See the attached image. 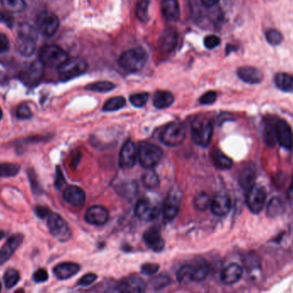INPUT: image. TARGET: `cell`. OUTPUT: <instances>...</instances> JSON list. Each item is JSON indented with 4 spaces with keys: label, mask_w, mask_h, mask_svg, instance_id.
Listing matches in <instances>:
<instances>
[{
    "label": "cell",
    "mask_w": 293,
    "mask_h": 293,
    "mask_svg": "<svg viewBox=\"0 0 293 293\" xmlns=\"http://www.w3.org/2000/svg\"><path fill=\"white\" fill-rule=\"evenodd\" d=\"M115 87L116 86L112 82H107V81H101V82H94V83L88 84L85 88L89 90V91H93V92L107 93L114 89Z\"/></svg>",
    "instance_id": "cell-36"
},
{
    "label": "cell",
    "mask_w": 293,
    "mask_h": 293,
    "mask_svg": "<svg viewBox=\"0 0 293 293\" xmlns=\"http://www.w3.org/2000/svg\"><path fill=\"white\" fill-rule=\"evenodd\" d=\"M5 285L8 289L14 287L20 280V274L15 268H9L4 275Z\"/></svg>",
    "instance_id": "cell-39"
},
{
    "label": "cell",
    "mask_w": 293,
    "mask_h": 293,
    "mask_svg": "<svg viewBox=\"0 0 293 293\" xmlns=\"http://www.w3.org/2000/svg\"><path fill=\"white\" fill-rule=\"evenodd\" d=\"M265 38L270 45L278 46L282 42L283 35L279 30L275 29H267L265 33Z\"/></svg>",
    "instance_id": "cell-42"
},
{
    "label": "cell",
    "mask_w": 293,
    "mask_h": 293,
    "mask_svg": "<svg viewBox=\"0 0 293 293\" xmlns=\"http://www.w3.org/2000/svg\"><path fill=\"white\" fill-rule=\"evenodd\" d=\"M81 269L79 264L72 262H65L56 265L53 273L58 280H65L73 277Z\"/></svg>",
    "instance_id": "cell-25"
},
{
    "label": "cell",
    "mask_w": 293,
    "mask_h": 293,
    "mask_svg": "<svg viewBox=\"0 0 293 293\" xmlns=\"http://www.w3.org/2000/svg\"><path fill=\"white\" fill-rule=\"evenodd\" d=\"M212 161L214 166L219 169H230L233 167V162L232 159L226 155L219 148H214L211 153Z\"/></svg>",
    "instance_id": "cell-28"
},
{
    "label": "cell",
    "mask_w": 293,
    "mask_h": 293,
    "mask_svg": "<svg viewBox=\"0 0 293 293\" xmlns=\"http://www.w3.org/2000/svg\"><path fill=\"white\" fill-rule=\"evenodd\" d=\"M143 183L147 189L149 190L156 189L160 185L158 175L156 174V172H153V170L149 169L143 175Z\"/></svg>",
    "instance_id": "cell-37"
},
{
    "label": "cell",
    "mask_w": 293,
    "mask_h": 293,
    "mask_svg": "<svg viewBox=\"0 0 293 293\" xmlns=\"http://www.w3.org/2000/svg\"><path fill=\"white\" fill-rule=\"evenodd\" d=\"M117 287L119 293H145L147 285L138 275H129L122 279Z\"/></svg>",
    "instance_id": "cell-13"
},
{
    "label": "cell",
    "mask_w": 293,
    "mask_h": 293,
    "mask_svg": "<svg viewBox=\"0 0 293 293\" xmlns=\"http://www.w3.org/2000/svg\"><path fill=\"white\" fill-rule=\"evenodd\" d=\"M160 266L157 263H153V262H148L145 263L142 266V273L144 275H154L156 273L158 272Z\"/></svg>",
    "instance_id": "cell-50"
},
{
    "label": "cell",
    "mask_w": 293,
    "mask_h": 293,
    "mask_svg": "<svg viewBox=\"0 0 293 293\" xmlns=\"http://www.w3.org/2000/svg\"><path fill=\"white\" fill-rule=\"evenodd\" d=\"M69 58L68 53L57 45H45L40 51V61L44 66L58 68Z\"/></svg>",
    "instance_id": "cell-4"
},
{
    "label": "cell",
    "mask_w": 293,
    "mask_h": 293,
    "mask_svg": "<svg viewBox=\"0 0 293 293\" xmlns=\"http://www.w3.org/2000/svg\"><path fill=\"white\" fill-rule=\"evenodd\" d=\"M138 158V149L131 141H127L119 153V164L123 169H130L135 166Z\"/></svg>",
    "instance_id": "cell-14"
},
{
    "label": "cell",
    "mask_w": 293,
    "mask_h": 293,
    "mask_svg": "<svg viewBox=\"0 0 293 293\" xmlns=\"http://www.w3.org/2000/svg\"><path fill=\"white\" fill-rule=\"evenodd\" d=\"M178 35L176 29L167 28L159 38L158 48L162 53L169 54L174 50L177 44Z\"/></svg>",
    "instance_id": "cell-17"
},
{
    "label": "cell",
    "mask_w": 293,
    "mask_h": 293,
    "mask_svg": "<svg viewBox=\"0 0 293 293\" xmlns=\"http://www.w3.org/2000/svg\"><path fill=\"white\" fill-rule=\"evenodd\" d=\"M117 189L120 195L127 198L134 197L138 190V187L134 182H124L121 185H118Z\"/></svg>",
    "instance_id": "cell-40"
},
{
    "label": "cell",
    "mask_w": 293,
    "mask_h": 293,
    "mask_svg": "<svg viewBox=\"0 0 293 293\" xmlns=\"http://www.w3.org/2000/svg\"><path fill=\"white\" fill-rule=\"evenodd\" d=\"M148 55L142 48H132L122 53L119 58V66L127 72H140L145 66Z\"/></svg>",
    "instance_id": "cell-2"
},
{
    "label": "cell",
    "mask_w": 293,
    "mask_h": 293,
    "mask_svg": "<svg viewBox=\"0 0 293 293\" xmlns=\"http://www.w3.org/2000/svg\"><path fill=\"white\" fill-rule=\"evenodd\" d=\"M242 276H243L242 267L237 263H231L222 270L220 279L224 285H232L238 282Z\"/></svg>",
    "instance_id": "cell-24"
},
{
    "label": "cell",
    "mask_w": 293,
    "mask_h": 293,
    "mask_svg": "<svg viewBox=\"0 0 293 293\" xmlns=\"http://www.w3.org/2000/svg\"><path fill=\"white\" fill-rule=\"evenodd\" d=\"M210 207L213 214L217 216L227 215L232 208L230 196L226 193H218L212 199Z\"/></svg>",
    "instance_id": "cell-20"
},
{
    "label": "cell",
    "mask_w": 293,
    "mask_h": 293,
    "mask_svg": "<svg viewBox=\"0 0 293 293\" xmlns=\"http://www.w3.org/2000/svg\"><path fill=\"white\" fill-rule=\"evenodd\" d=\"M237 73L243 82L249 84H258L263 80V73L255 67H240Z\"/></svg>",
    "instance_id": "cell-26"
},
{
    "label": "cell",
    "mask_w": 293,
    "mask_h": 293,
    "mask_svg": "<svg viewBox=\"0 0 293 293\" xmlns=\"http://www.w3.org/2000/svg\"><path fill=\"white\" fill-rule=\"evenodd\" d=\"M24 238L22 234L17 233L7 239L6 243L0 249V266L8 262L16 250L21 246L24 242Z\"/></svg>",
    "instance_id": "cell-16"
},
{
    "label": "cell",
    "mask_w": 293,
    "mask_h": 293,
    "mask_svg": "<svg viewBox=\"0 0 293 293\" xmlns=\"http://www.w3.org/2000/svg\"><path fill=\"white\" fill-rule=\"evenodd\" d=\"M210 198L209 195L205 192L199 193L198 195H195L194 198V206L195 209L200 211H205L210 206Z\"/></svg>",
    "instance_id": "cell-41"
},
{
    "label": "cell",
    "mask_w": 293,
    "mask_h": 293,
    "mask_svg": "<svg viewBox=\"0 0 293 293\" xmlns=\"http://www.w3.org/2000/svg\"><path fill=\"white\" fill-rule=\"evenodd\" d=\"M84 219L88 224L103 226L108 221L109 212L106 208L99 205L90 207L85 214Z\"/></svg>",
    "instance_id": "cell-21"
},
{
    "label": "cell",
    "mask_w": 293,
    "mask_h": 293,
    "mask_svg": "<svg viewBox=\"0 0 293 293\" xmlns=\"http://www.w3.org/2000/svg\"><path fill=\"white\" fill-rule=\"evenodd\" d=\"M6 236V233L4 231H0V241L2 240Z\"/></svg>",
    "instance_id": "cell-59"
},
{
    "label": "cell",
    "mask_w": 293,
    "mask_h": 293,
    "mask_svg": "<svg viewBox=\"0 0 293 293\" xmlns=\"http://www.w3.org/2000/svg\"><path fill=\"white\" fill-rule=\"evenodd\" d=\"M220 41L221 40H220V38L219 36L210 35L204 38V43L205 48L211 50V49H214V48H217L220 44Z\"/></svg>",
    "instance_id": "cell-48"
},
{
    "label": "cell",
    "mask_w": 293,
    "mask_h": 293,
    "mask_svg": "<svg viewBox=\"0 0 293 293\" xmlns=\"http://www.w3.org/2000/svg\"><path fill=\"white\" fill-rule=\"evenodd\" d=\"M143 240L146 245L153 252L159 253L165 248V241L161 237V232L155 227H150L143 234Z\"/></svg>",
    "instance_id": "cell-19"
},
{
    "label": "cell",
    "mask_w": 293,
    "mask_h": 293,
    "mask_svg": "<svg viewBox=\"0 0 293 293\" xmlns=\"http://www.w3.org/2000/svg\"><path fill=\"white\" fill-rule=\"evenodd\" d=\"M267 192L261 185H255L248 190L246 195V204L253 214H259L262 211L266 204Z\"/></svg>",
    "instance_id": "cell-10"
},
{
    "label": "cell",
    "mask_w": 293,
    "mask_h": 293,
    "mask_svg": "<svg viewBox=\"0 0 293 293\" xmlns=\"http://www.w3.org/2000/svg\"><path fill=\"white\" fill-rule=\"evenodd\" d=\"M275 85L284 92H293V77L287 73L280 72L275 77Z\"/></svg>",
    "instance_id": "cell-31"
},
{
    "label": "cell",
    "mask_w": 293,
    "mask_h": 293,
    "mask_svg": "<svg viewBox=\"0 0 293 293\" xmlns=\"http://www.w3.org/2000/svg\"><path fill=\"white\" fill-rule=\"evenodd\" d=\"M216 99V92L209 91V92L205 93L204 95H201V98H200V103L201 105H211V104L215 102Z\"/></svg>",
    "instance_id": "cell-49"
},
{
    "label": "cell",
    "mask_w": 293,
    "mask_h": 293,
    "mask_svg": "<svg viewBox=\"0 0 293 293\" xmlns=\"http://www.w3.org/2000/svg\"><path fill=\"white\" fill-rule=\"evenodd\" d=\"M97 278L98 276L95 274L88 273L80 279L77 285H80V286H88V285H92L93 283L97 280Z\"/></svg>",
    "instance_id": "cell-51"
},
{
    "label": "cell",
    "mask_w": 293,
    "mask_h": 293,
    "mask_svg": "<svg viewBox=\"0 0 293 293\" xmlns=\"http://www.w3.org/2000/svg\"><path fill=\"white\" fill-rule=\"evenodd\" d=\"M33 114L27 104H20L16 109V117L20 119H29L32 118Z\"/></svg>",
    "instance_id": "cell-47"
},
{
    "label": "cell",
    "mask_w": 293,
    "mask_h": 293,
    "mask_svg": "<svg viewBox=\"0 0 293 293\" xmlns=\"http://www.w3.org/2000/svg\"><path fill=\"white\" fill-rule=\"evenodd\" d=\"M34 280L36 283H43L46 282L49 278L48 273L45 268H39V269L35 271V274L33 275Z\"/></svg>",
    "instance_id": "cell-52"
},
{
    "label": "cell",
    "mask_w": 293,
    "mask_h": 293,
    "mask_svg": "<svg viewBox=\"0 0 293 293\" xmlns=\"http://www.w3.org/2000/svg\"><path fill=\"white\" fill-rule=\"evenodd\" d=\"M37 25L43 35L52 37L58 31L60 21L55 14L49 11H43L38 16Z\"/></svg>",
    "instance_id": "cell-11"
},
{
    "label": "cell",
    "mask_w": 293,
    "mask_h": 293,
    "mask_svg": "<svg viewBox=\"0 0 293 293\" xmlns=\"http://www.w3.org/2000/svg\"><path fill=\"white\" fill-rule=\"evenodd\" d=\"M287 197L288 200H289L290 202H293V179L292 182H291V185H290V188H289V190H288Z\"/></svg>",
    "instance_id": "cell-58"
},
{
    "label": "cell",
    "mask_w": 293,
    "mask_h": 293,
    "mask_svg": "<svg viewBox=\"0 0 293 293\" xmlns=\"http://www.w3.org/2000/svg\"><path fill=\"white\" fill-rule=\"evenodd\" d=\"M35 214L40 219H45L48 218V215L51 214V211L48 208L44 206H37L35 207Z\"/></svg>",
    "instance_id": "cell-55"
},
{
    "label": "cell",
    "mask_w": 293,
    "mask_h": 293,
    "mask_svg": "<svg viewBox=\"0 0 293 293\" xmlns=\"http://www.w3.org/2000/svg\"><path fill=\"white\" fill-rule=\"evenodd\" d=\"M21 167L15 163H0V177H15L18 174Z\"/></svg>",
    "instance_id": "cell-34"
},
{
    "label": "cell",
    "mask_w": 293,
    "mask_h": 293,
    "mask_svg": "<svg viewBox=\"0 0 293 293\" xmlns=\"http://www.w3.org/2000/svg\"><path fill=\"white\" fill-rule=\"evenodd\" d=\"M135 214L143 221H152L160 215V209L148 200H140L135 208Z\"/></svg>",
    "instance_id": "cell-15"
},
{
    "label": "cell",
    "mask_w": 293,
    "mask_h": 293,
    "mask_svg": "<svg viewBox=\"0 0 293 293\" xmlns=\"http://www.w3.org/2000/svg\"><path fill=\"white\" fill-rule=\"evenodd\" d=\"M0 22L11 29L14 25L13 16H11V13L8 12L6 13L4 11H0Z\"/></svg>",
    "instance_id": "cell-54"
},
{
    "label": "cell",
    "mask_w": 293,
    "mask_h": 293,
    "mask_svg": "<svg viewBox=\"0 0 293 293\" xmlns=\"http://www.w3.org/2000/svg\"><path fill=\"white\" fill-rule=\"evenodd\" d=\"M214 128L209 119H195L191 124V137L195 144L202 148L209 147L213 138Z\"/></svg>",
    "instance_id": "cell-3"
},
{
    "label": "cell",
    "mask_w": 293,
    "mask_h": 293,
    "mask_svg": "<svg viewBox=\"0 0 293 293\" xmlns=\"http://www.w3.org/2000/svg\"><path fill=\"white\" fill-rule=\"evenodd\" d=\"M161 11L162 16H164L167 21H178L180 17V7L177 0H162Z\"/></svg>",
    "instance_id": "cell-27"
},
{
    "label": "cell",
    "mask_w": 293,
    "mask_h": 293,
    "mask_svg": "<svg viewBox=\"0 0 293 293\" xmlns=\"http://www.w3.org/2000/svg\"><path fill=\"white\" fill-rule=\"evenodd\" d=\"M65 183V179L63 177V173L58 167L56 169V178H55V186L57 189H60Z\"/></svg>",
    "instance_id": "cell-56"
},
{
    "label": "cell",
    "mask_w": 293,
    "mask_h": 293,
    "mask_svg": "<svg viewBox=\"0 0 293 293\" xmlns=\"http://www.w3.org/2000/svg\"><path fill=\"white\" fill-rule=\"evenodd\" d=\"M11 43L6 34L0 33V53H6L10 50Z\"/></svg>",
    "instance_id": "cell-53"
},
{
    "label": "cell",
    "mask_w": 293,
    "mask_h": 293,
    "mask_svg": "<svg viewBox=\"0 0 293 293\" xmlns=\"http://www.w3.org/2000/svg\"><path fill=\"white\" fill-rule=\"evenodd\" d=\"M209 267L208 262L201 259L191 262L190 264L184 265L177 273L178 282L186 283L189 281L201 282L209 275Z\"/></svg>",
    "instance_id": "cell-1"
},
{
    "label": "cell",
    "mask_w": 293,
    "mask_h": 293,
    "mask_svg": "<svg viewBox=\"0 0 293 293\" xmlns=\"http://www.w3.org/2000/svg\"><path fill=\"white\" fill-rule=\"evenodd\" d=\"M28 177H29V183L31 185L32 191L35 195H39L41 193V188L37 181V176L35 173V170L30 169L28 170Z\"/></svg>",
    "instance_id": "cell-46"
},
{
    "label": "cell",
    "mask_w": 293,
    "mask_h": 293,
    "mask_svg": "<svg viewBox=\"0 0 293 293\" xmlns=\"http://www.w3.org/2000/svg\"><path fill=\"white\" fill-rule=\"evenodd\" d=\"M126 101L124 97L122 96H115V97L109 99L106 103L104 104V111H118L119 109H122L125 106Z\"/></svg>",
    "instance_id": "cell-35"
},
{
    "label": "cell",
    "mask_w": 293,
    "mask_h": 293,
    "mask_svg": "<svg viewBox=\"0 0 293 293\" xmlns=\"http://www.w3.org/2000/svg\"><path fill=\"white\" fill-rule=\"evenodd\" d=\"M186 126L181 122H172L165 127L161 134V141L168 147H177L186 138Z\"/></svg>",
    "instance_id": "cell-7"
},
{
    "label": "cell",
    "mask_w": 293,
    "mask_h": 293,
    "mask_svg": "<svg viewBox=\"0 0 293 293\" xmlns=\"http://www.w3.org/2000/svg\"><path fill=\"white\" fill-rule=\"evenodd\" d=\"M87 63L81 58H68L58 67V77L62 82H67L80 77L87 72Z\"/></svg>",
    "instance_id": "cell-5"
},
{
    "label": "cell",
    "mask_w": 293,
    "mask_h": 293,
    "mask_svg": "<svg viewBox=\"0 0 293 293\" xmlns=\"http://www.w3.org/2000/svg\"><path fill=\"white\" fill-rule=\"evenodd\" d=\"M44 76V64L40 61H35L28 64L20 73V79L29 86L36 85Z\"/></svg>",
    "instance_id": "cell-12"
},
{
    "label": "cell",
    "mask_w": 293,
    "mask_h": 293,
    "mask_svg": "<svg viewBox=\"0 0 293 293\" xmlns=\"http://www.w3.org/2000/svg\"><path fill=\"white\" fill-rule=\"evenodd\" d=\"M148 98H149V95L148 93H139V94L130 95L129 101H130V103L136 107H143L148 102Z\"/></svg>",
    "instance_id": "cell-44"
},
{
    "label": "cell",
    "mask_w": 293,
    "mask_h": 293,
    "mask_svg": "<svg viewBox=\"0 0 293 293\" xmlns=\"http://www.w3.org/2000/svg\"><path fill=\"white\" fill-rule=\"evenodd\" d=\"M14 293H25V290L22 288H20V289H17Z\"/></svg>",
    "instance_id": "cell-60"
},
{
    "label": "cell",
    "mask_w": 293,
    "mask_h": 293,
    "mask_svg": "<svg viewBox=\"0 0 293 293\" xmlns=\"http://www.w3.org/2000/svg\"><path fill=\"white\" fill-rule=\"evenodd\" d=\"M256 179V167L250 166L244 168L239 176V184L241 187L249 190L255 185Z\"/></svg>",
    "instance_id": "cell-29"
},
{
    "label": "cell",
    "mask_w": 293,
    "mask_h": 293,
    "mask_svg": "<svg viewBox=\"0 0 293 293\" xmlns=\"http://www.w3.org/2000/svg\"><path fill=\"white\" fill-rule=\"evenodd\" d=\"M179 195H177V193L173 191L167 196L163 205L162 213H163L165 219L167 220H172L175 219L179 212Z\"/></svg>",
    "instance_id": "cell-23"
},
{
    "label": "cell",
    "mask_w": 293,
    "mask_h": 293,
    "mask_svg": "<svg viewBox=\"0 0 293 293\" xmlns=\"http://www.w3.org/2000/svg\"><path fill=\"white\" fill-rule=\"evenodd\" d=\"M63 197L67 204L73 207H77V208L84 205L85 201H86L84 190L75 185L68 186L64 190Z\"/></svg>",
    "instance_id": "cell-22"
},
{
    "label": "cell",
    "mask_w": 293,
    "mask_h": 293,
    "mask_svg": "<svg viewBox=\"0 0 293 293\" xmlns=\"http://www.w3.org/2000/svg\"><path fill=\"white\" fill-rule=\"evenodd\" d=\"M171 283V278L168 275H157L155 277L150 280V284L155 290H161L163 288L167 287V285Z\"/></svg>",
    "instance_id": "cell-43"
},
{
    "label": "cell",
    "mask_w": 293,
    "mask_h": 293,
    "mask_svg": "<svg viewBox=\"0 0 293 293\" xmlns=\"http://www.w3.org/2000/svg\"><path fill=\"white\" fill-rule=\"evenodd\" d=\"M163 158V150L153 143H142L138 148V159L144 168L152 169Z\"/></svg>",
    "instance_id": "cell-6"
},
{
    "label": "cell",
    "mask_w": 293,
    "mask_h": 293,
    "mask_svg": "<svg viewBox=\"0 0 293 293\" xmlns=\"http://www.w3.org/2000/svg\"><path fill=\"white\" fill-rule=\"evenodd\" d=\"M174 102V96L168 91H158L153 96V106L156 108L165 109L172 106Z\"/></svg>",
    "instance_id": "cell-30"
},
{
    "label": "cell",
    "mask_w": 293,
    "mask_h": 293,
    "mask_svg": "<svg viewBox=\"0 0 293 293\" xmlns=\"http://www.w3.org/2000/svg\"><path fill=\"white\" fill-rule=\"evenodd\" d=\"M149 0H141L136 7V16L141 22H147L149 20Z\"/></svg>",
    "instance_id": "cell-33"
},
{
    "label": "cell",
    "mask_w": 293,
    "mask_h": 293,
    "mask_svg": "<svg viewBox=\"0 0 293 293\" xmlns=\"http://www.w3.org/2000/svg\"><path fill=\"white\" fill-rule=\"evenodd\" d=\"M284 205L282 201L277 197L271 199L269 204L267 205V214L270 217H276L280 215L284 212Z\"/></svg>",
    "instance_id": "cell-38"
},
{
    "label": "cell",
    "mask_w": 293,
    "mask_h": 293,
    "mask_svg": "<svg viewBox=\"0 0 293 293\" xmlns=\"http://www.w3.org/2000/svg\"><path fill=\"white\" fill-rule=\"evenodd\" d=\"M2 118H3V111H2V109L0 107V120L2 119Z\"/></svg>",
    "instance_id": "cell-61"
},
{
    "label": "cell",
    "mask_w": 293,
    "mask_h": 293,
    "mask_svg": "<svg viewBox=\"0 0 293 293\" xmlns=\"http://www.w3.org/2000/svg\"><path fill=\"white\" fill-rule=\"evenodd\" d=\"M1 290H2V285H1V283H0V293H1Z\"/></svg>",
    "instance_id": "cell-62"
},
{
    "label": "cell",
    "mask_w": 293,
    "mask_h": 293,
    "mask_svg": "<svg viewBox=\"0 0 293 293\" xmlns=\"http://www.w3.org/2000/svg\"><path fill=\"white\" fill-rule=\"evenodd\" d=\"M48 227L51 235L59 242H67L72 238L69 224L59 214L51 212L48 217Z\"/></svg>",
    "instance_id": "cell-8"
},
{
    "label": "cell",
    "mask_w": 293,
    "mask_h": 293,
    "mask_svg": "<svg viewBox=\"0 0 293 293\" xmlns=\"http://www.w3.org/2000/svg\"><path fill=\"white\" fill-rule=\"evenodd\" d=\"M265 143L269 147H274L277 142L276 138V132H275V127L267 125L264 131Z\"/></svg>",
    "instance_id": "cell-45"
},
{
    "label": "cell",
    "mask_w": 293,
    "mask_h": 293,
    "mask_svg": "<svg viewBox=\"0 0 293 293\" xmlns=\"http://www.w3.org/2000/svg\"><path fill=\"white\" fill-rule=\"evenodd\" d=\"M275 132L280 146L285 149H292L293 134L290 125L283 119H280L275 124Z\"/></svg>",
    "instance_id": "cell-18"
},
{
    "label": "cell",
    "mask_w": 293,
    "mask_h": 293,
    "mask_svg": "<svg viewBox=\"0 0 293 293\" xmlns=\"http://www.w3.org/2000/svg\"><path fill=\"white\" fill-rule=\"evenodd\" d=\"M0 2L10 13H21L27 7L24 0H0Z\"/></svg>",
    "instance_id": "cell-32"
},
{
    "label": "cell",
    "mask_w": 293,
    "mask_h": 293,
    "mask_svg": "<svg viewBox=\"0 0 293 293\" xmlns=\"http://www.w3.org/2000/svg\"><path fill=\"white\" fill-rule=\"evenodd\" d=\"M219 0H201V3L206 7H213L219 3Z\"/></svg>",
    "instance_id": "cell-57"
},
{
    "label": "cell",
    "mask_w": 293,
    "mask_h": 293,
    "mask_svg": "<svg viewBox=\"0 0 293 293\" xmlns=\"http://www.w3.org/2000/svg\"><path fill=\"white\" fill-rule=\"evenodd\" d=\"M36 39L37 35L35 30H33L30 26H24L19 32L18 41H17V49L21 55L24 57H31L35 53L36 49Z\"/></svg>",
    "instance_id": "cell-9"
}]
</instances>
